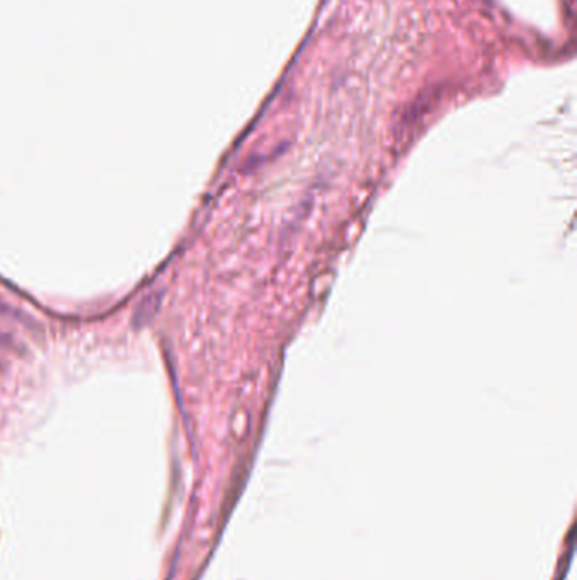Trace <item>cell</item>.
Returning <instances> with one entry per match:
<instances>
[{
	"label": "cell",
	"instance_id": "6da1fadb",
	"mask_svg": "<svg viewBox=\"0 0 577 580\" xmlns=\"http://www.w3.org/2000/svg\"><path fill=\"white\" fill-rule=\"evenodd\" d=\"M158 297H159L158 292L149 293L146 299H144L143 303L139 304V307H137V311H136V314H134L136 324H139V326H141V324H143L144 321L151 319L152 314H155V312H156V309H158V303H159Z\"/></svg>",
	"mask_w": 577,
	"mask_h": 580
}]
</instances>
